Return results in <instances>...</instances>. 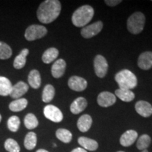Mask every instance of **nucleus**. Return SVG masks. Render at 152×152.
<instances>
[{
    "instance_id": "f257e3e1",
    "label": "nucleus",
    "mask_w": 152,
    "mask_h": 152,
    "mask_svg": "<svg viewBox=\"0 0 152 152\" xmlns=\"http://www.w3.org/2000/svg\"><path fill=\"white\" fill-rule=\"evenodd\" d=\"M61 4L58 0H46L40 4L37 11L38 20L45 24L54 21L59 16Z\"/></svg>"
},
{
    "instance_id": "f03ea898",
    "label": "nucleus",
    "mask_w": 152,
    "mask_h": 152,
    "mask_svg": "<svg viewBox=\"0 0 152 152\" xmlns=\"http://www.w3.org/2000/svg\"><path fill=\"white\" fill-rule=\"evenodd\" d=\"M94 14V9L90 5H83L74 11L72 23L76 27H85L91 21Z\"/></svg>"
},
{
    "instance_id": "7ed1b4c3",
    "label": "nucleus",
    "mask_w": 152,
    "mask_h": 152,
    "mask_svg": "<svg viewBox=\"0 0 152 152\" xmlns=\"http://www.w3.org/2000/svg\"><path fill=\"white\" fill-rule=\"evenodd\" d=\"M115 80L118 85L120 89L130 90L135 88L137 85V78L132 71L124 69L116 73Z\"/></svg>"
},
{
    "instance_id": "20e7f679",
    "label": "nucleus",
    "mask_w": 152,
    "mask_h": 152,
    "mask_svg": "<svg viewBox=\"0 0 152 152\" xmlns=\"http://www.w3.org/2000/svg\"><path fill=\"white\" fill-rule=\"evenodd\" d=\"M146 18L142 12H135L129 17L127 21L128 31L134 35L142 33L145 25Z\"/></svg>"
},
{
    "instance_id": "39448f33",
    "label": "nucleus",
    "mask_w": 152,
    "mask_h": 152,
    "mask_svg": "<svg viewBox=\"0 0 152 152\" xmlns=\"http://www.w3.org/2000/svg\"><path fill=\"white\" fill-rule=\"evenodd\" d=\"M47 33V29L40 25H31L26 30L25 38L28 41H34L45 37Z\"/></svg>"
},
{
    "instance_id": "423d86ee",
    "label": "nucleus",
    "mask_w": 152,
    "mask_h": 152,
    "mask_svg": "<svg viewBox=\"0 0 152 152\" xmlns=\"http://www.w3.org/2000/svg\"><path fill=\"white\" fill-rule=\"evenodd\" d=\"M94 72L96 76L100 78H103L106 75L108 71V65L107 61L105 57L102 55H96L94 60Z\"/></svg>"
},
{
    "instance_id": "0eeeda50",
    "label": "nucleus",
    "mask_w": 152,
    "mask_h": 152,
    "mask_svg": "<svg viewBox=\"0 0 152 152\" xmlns=\"http://www.w3.org/2000/svg\"><path fill=\"white\" fill-rule=\"evenodd\" d=\"M43 113L45 118L54 123L61 122L64 118V115L61 110L56 106L51 105V104L47 105L44 108Z\"/></svg>"
},
{
    "instance_id": "6e6552de",
    "label": "nucleus",
    "mask_w": 152,
    "mask_h": 152,
    "mask_svg": "<svg viewBox=\"0 0 152 152\" xmlns=\"http://www.w3.org/2000/svg\"><path fill=\"white\" fill-rule=\"evenodd\" d=\"M102 28H103V23L101 20H99L82 28L81 35L85 39L92 38L99 33L102 31Z\"/></svg>"
},
{
    "instance_id": "1a4fd4ad",
    "label": "nucleus",
    "mask_w": 152,
    "mask_h": 152,
    "mask_svg": "<svg viewBox=\"0 0 152 152\" xmlns=\"http://www.w3.org/2000/svg\"><path fill=\"white\" fill-rule=\"evenodd\" d=\"M68 85L72 90L75 92H82L87 88V82L83 77L73 75L68 80Z\"/></svg>"
},
{
    "instance_id": "9d476101",
    "label": "nucleus",
    "mask_w": 152,
    "mask_h": 152,
    "mask_svg": "<svg viewBox=\"0 0 152 152\" xmlns=\"http://www.w3.org/2000/svg\"><path fill=\"white\" fill-rule=\"evenodd\" d=\"M116 102V96L110 92H102L97 96V103L102 107H109Z\"/></svg>"
},
{
    "instance_id": "9b49d317",
    "label": "nucleus",
    "mask_w": 152,
    "mask_h": 152,
    "mask_svg": "<svg viewBox=\"0 0 152 152\" xmlns=\"http://www.w3.org/2000/svg\"><path fill=\"white\" fill-rule=\"evenodd\" d=\"M135 110L139 115L148 118L152 115V106L146 101L140 100L135 104Z\"/></svg>"
},
{
    "instance_id": "f8f14e48",
    "label": "nucleus",
    "mask_w": 152,
    "mask_h": 152,
    "mask_svg": "<svg viewBox=\"0 0 152 152\" xmlns=\"http://www.w3.org/2000/svg\"><path fill=\"white\" fill-rule=\"evenodd\" d=\"M139 68L144 71H147L152 68V52L142 53L137 60Z\"/></svg>"
},
{
    "instance_id": "ddd939ff",
    "label": "nucleus",
    "mask_w": 152,
    "mask_h": 152,
    "mask_svg": "<svg viewBox=\"0 0 152 152\" xmlns=\"http://www.w3.org/2000/svg\"><path fill=\"white\" fill-rule=\"evenodd\" d=\"M28 85L23 81H19L12 87L11 94L9 96L13 99H20L28 91Z\"/></svg>"
},
{
    "instance_id": "4468645a",
    "label": "nucleus",
    "mask_w": 152,
    "mask_h": 152,
    "mask_svg": "<svg viewBox=\"0 0 152 152\" xmlns=\"http://www.w3.org/2000/svg\"><path fill=\"white\" fill-rule=\"evenodd\" d=\"M66 63L63 58H59L54 63L52 66V75L54 78H60L65 73Z\"/></svg>"
},
{
    "instance_id": "2eb2a0df",
    "label": "nucleus",
    "mask_w": 152,
    "mask_h": 152,
    "mask_svg": "<svg viewBox=\"0 0 152 152\" xmlns=\"http://www.w3.org/2000/svg\"><path fill=\"white\" fill-rule=\"evenodd\" d=\"M138 134L136 131L129 130L123 133L120 138V143L123 147H130L136 141Z\"/></svg>"
},
{
    "instance_id": "dca6fc26",
    "label": "nucleus",
    "mask_w": 152,
    "mask_h": 152,
    "mask_svg": "<svg viewBox=\"0 0 152 152\" xmlns=\"http://www.w3.org/2000/svg\"><path fill=\"white\" fill-rule=\"evenodd\" d=\"M87 106V101L84 97H77L72 102L70 110L73 114H78L83 112Z\"/></svg>"
},
{
    "instance_id": "f3484780",
    "label": "nucleus",
    "mask_w": 152,
    "mask_h": 152,
    "mask_svg": "<svg viewBox=\"0 0 152 152\" xmlns=\"http://www.w3.org/2000/svg\"><path fill=\"white\" fill-rule=\"evenodd\" d=\"M92 124V118L88 114H84L79 118L77 123L78 130L82 132H86L90 130Z\"/></svg>"
},
{
    "instance_id": "a211bd4d",
    "label": "nucleus",
    "mask_w": 152,
    "mask_h": 152,
    "mask_svg": "<svg viewBox=\"0 0 152 152\" xmlns=\"http://www.w3.org/2000/svg\"><path fill=\"white\" fill-rule=\"evenodd\" d=\"M78 144L81 146L82 148L85 150H88V151H95L99 147V144L97 142L92 139L85 137H80L77 140Z\"/></svg>"
},
{
    "instance_id": "6ab92c4d",
    "label": "nucleus",
    "mask_w": 152,
    "mask_h": 152,
    "mask_svg": "<svg viewBox=\"0 0 152 152\" xmlns=\"http://www.w3.org/2000/svg\"><path fill=\"white\" fill-rule=\"evenodd\" d=\"M28 84L33 89H38L41 86V76L37 70H32L28 76Z\"/></svg>"
},
{
    "instance_id": "aec40b11",
    "label": "nucleus",
    "mask_w": 152,
    "mask_h": 152,
    "mask_svg": "<svg viewBox=\"0 0 152 152\" xmlns=\"http://www.w3.org/2000/svg\"><path fill=\"white\" fill-rule=\"evenodd\" d=\"M59 54V52L55 47H51V48L47 49L42 56V60L45 64H49L50 63L54 61L55 59H56Z\"/></svg>"
},
{
    "instance_id": "412c9836",
    "label": "nucleus",
    "mask_w": 152,
    "mask_h": 152,
    "mask_svg": "<svg viewBox=\"0 0 152 152\" xmlns=\"http://www.w3.org/2000/svg\"><path fill=\"white\" fill-rule=\"evenodd\" d=\"M13 85L11 82L4 76H0V95L1 96H8L10 95Z\"/></svg>"
},
{
    "instance_id": "4be33fe9",
    "label": "nucleus",
    "mask_w": 152,
    "mask_h": 152,
    "mask_svg": "<svg viewBox=\"0 0 152 152\" xmlns=\"http://www.w3.org/2000/svg\"><path fill=\"white\" fill-rule=\"evenodd\" d=\"M29 54V49H23L14 61V67L16 69H21L26 64V57Z\"/></svg>"
},
{
    "instance_id": "5701e85b",
    "label": "nucleus",
    "mask_w": 152,
    "mask_h": 152,
    "mask_svg": "<svg viewBox=\"0 0 152 152\" xmlns=\"http://www.w3.org/2000/svg\"><path fill=\"white\" fill-rule=\"evenodd\" d=\"M28 104V100L25 98H20L11 102L9 104V108L13 112H19L24 110L27 107Z\"/></svg>"
},
{
    "instance_id": "b1692460",
    "label": "nucleus",
    "mask_w": 152,
    "mask_h": 152,
    "mask_svg": "<svg viewBox=\"0 0 152 152\" xmlns=\"http://www.w3.org/2000/svg\"><path fill=\"white\" fill-rule=\"evenodd\" d=\"M37 134L34 132H30L26 134L24 139V147L26 149L31 150L34 149L37 145Z\"/></svg>"
},
{
    "instance_id": "393cba45",
    "label": "nucleus",
    "mask_w": 152,
    "mask_h": 152,
    "mask_svg": "<svg viewBox=\"0 0 152 152\" xmlns=\"http://www.w3.org/2000/svg\"><path fill=\"white\" fill-rule=\"evenodd\" d=\"M115 93L117 97L125 102H130L135 97L134 92L130 90H123L119 88L115 90Z\"/></svg>"
},
{
    "instance_id": "a878e982",
    "label": "nucleus",
    "mask_w": 152,
    "mask_h": 152,
    "mask_svg": "<svg viewBox=\"0 0 152 152\" xmlns=\"http://www.w3.org/2000/svg\"><path fill=\"white\" fill-rule=\"evenodd\" d=\"M55 96V89L52 85H47L44 87L42 99L45 103H49L52 101Z\"/></svg>"
},
{
    "instance_id": "bb28decb",
    "label": "nucleus",
    "mask_w": 152,
    "mask_h": 152,
    "mask_svg": "<svg viewBox=\"0 0 152 152\" xmlns=\"http://www.w3.org/2000/svg\"><path fill=\"white\" fill-rule=\"evenodd\" d=\"M56 137L64 143H69L73 138L72 133L64 128H59L56 131Z\"/></svg>"
},
{
    "instance_id": "cd10ccee",
    "label": "nucleus",
    "mask_w": 152,
    "mask_h": 152,
    "mask_svg": "<svg viewBox=\"0 0 152 152\" xmlns=\"http://www.w3.org/2000/svg\"><path fill=\"white\" fill-rule=\"evenodd\" d=\"M24 125L28 130H33L38 126L39 122L33 113H28L24 118Z\"/></svg>"
},
{
    "instance_id": "c85d7f7f",
    "label": "nucleus",
    "mask_w": 152,
    "mask_h": 152,
    "mask_svg": "<svg viewBox=\"0 0 152 152\" xmlns=\"http://www.w3.org/2000/svg\"><path fill=\"white\" fill-rule=\"evenodd\" d=\"M4 149L8 152H20V147L18 142L12 138H8L6 140L4 144Z\"/></svg>"
},
{
    "instance_id": "c756f323",
    "label": "nucleus",
    "mask_w": 152,
    "mask_h": 152,
    "mask_svg": "<svg viewBox=\"0 0 152 152\" xmlns=\"http://www.w3.org/2000/svg\"><path fill=\"white\" fill-rule=\"evenodd\" d=\"M151 142V139L149 135L146 134H142L138 139L137 142V147L138 149L143 151V150L147 149L149 147Z\"/></svg>"
},
{
    "instance_id": "7c9ffc66",
    "label": "nucleus",
    "mask_w": 152,
    "mask_h": 152,
    "mask_svg": "<svg viewBox=\"0 0 152 152\" xmlns=\"http://www.w3.org/2000/svg\"><path fill=\"white\" fill-rule=\"evenodd\" d=\"M20 125V120L16 115H12L7 121V128L11 132H16Z\"/></svg>"
},
{
    "instance_id": "2f4dec72",
    "label": "nucleus",
    "mask_w": 152,
    "mask_h": 152,
    "mask_svg": "<svg viewBox=\"0 0 152 152\" xmlns=\"http://www.w3.org/2000/svg\"><path fill=\"white\" fill-rule=\"evenodd\" d=\"M12 55V49L7 43L0 42V59H8Z\"/></svg>"
},
{
    "instance_id": "473e14b6",
    "label": "nucleus",
    "mask_w": 152,
    "mask_h": 152,
    "mask_svg": "<svg viewBox=\"0 0 152 152\" xmlns=\"http://www.w3.org/2000/svg\"><path fill=\"white\" fill-rule=\"evenodd\" d=\"M104 2L106 4V5L109 6V7H115V6L122 2V1L121 0H105Z\"/></svg>"
},
{
    "instance_id": "72a5a7b5",
    "label": "nucleus",
    "mask_w": 152,
    "mask_h": 152,
    "mask_svg": "<svg viewBox=\"0 0 152 152\" xmlns=\"http://www.w3.org/2000/svg\"><path fill=\"white\" fill-rule=\"evenodd\" d=\"M71 152H87V151L82 147H77L72 150Z\"/></svg>"
},
{
    "instance_id": "f704fd0d",
    "label": "nucleus",
    "mask_w": 152,
    "mask_h": 152,
    "mask_svg": "<svg viewBox=\"0 0 152 152\" xmlns=\"http://www.w3.org/2000/svg\"><path fill=\"white\" fill-rule=\"evenodd\" d=\"M36 152H49L48 151H47L46 149H39L37 150V151Z\"/></svg>"
},
{
    "instance_id": "c9c22d12",
    "label": "nucleus",
    "mask_w": 152,
    "mask_h": 152,
    "mask_svg": "<svg viewBox=\"0 0 152 152\" xmlns=\"http://www.w3.org/2000/svg\"><path fill=\"white\" fill-rule=\"evenodd\" d=\"M141 152H149V151H148L147 149H145V150H143V151H142Z\"/></svg>"
},
{
    "instance_id": "e433bc0d",
    "label": "nucleus",
    "mask_w": 152,
    "mask_h": 152,
    "mask_svg": "<svg viewBox=\"0 0 152 152\" xmlns=\"http://www.w3.org/2000/svg\"><path fill=\"white\" fill-rule=\"evenodd\" d=\"M1 115L0 114V123H1Z\"/></svg>"
},
{
    "instance_id": "4c0bfd02",
    "label": "nucleus",
    "mask_w": 152,
    "mask_h": 152,
    "mask_svg": "<svg viewBox=\"0 0 152 152\" xmlns=\"http://www.w3.org/2000/svg\"><path fill=\"white\" fill-rule=\"evenodd\" d=\"M118 152H124V151H118Z\"/></svg>"
}]
</instances>
